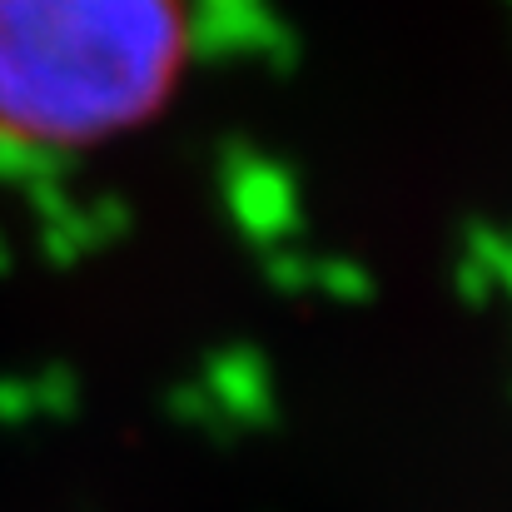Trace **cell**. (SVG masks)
Listing matches in <instances>:
<instances>
[{"mask_svg": "<svg viewBox=\"0 0 512 512\" xmlns=\"http://www.w3.org/2000/svg\"><path fill=\"white\" fill-rule=\"evenodd\" d=\"M194 0H0V150H115L179 105Z\"/></svg>", "mask_w": 512, "mask_h": 512, "instance_id": "1", "label": "cell"}]
</instances>
